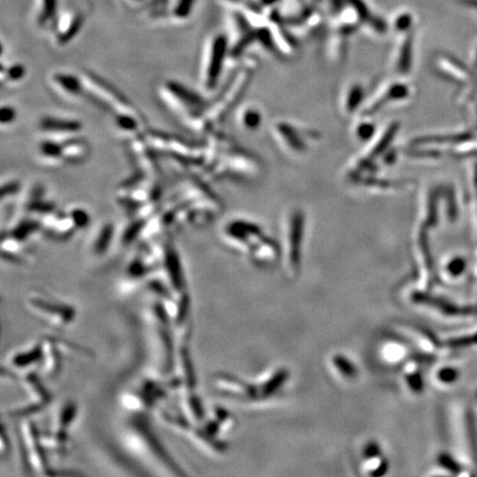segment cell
Returning a JSON list of instances; mask_svg holds the SVG:
<instances>
[{
  "mask_svg": "<svg viewBox=\"0 0 477 477\" xmlns=\"http://www.w3.org/2000/svg\"><path fill=\"white\" fill-rule=\"evenodd\" d=\"M165 103L197 131H207L210 124L205 114L209 104L198 93L179 82L167 81L161 87Z\"/></svg>",
  "mask_w": 477,
  "mask_h": 477,
  "instance_id": "obj_1",
  "label": "cell"
},
{
  "mask_svg": "<svg viewBox=\"0 0 477 477\" xmlns=\"http://www.w3.org/2000/svg\"><path fill=\"white\" fill-rule=\"evenodd\" d=\"M26 306L33 316L55 330H62L69 327L77 316L75 307L71 304L64 303L40 293L28 295Z\"/></svg>",
  "mask_w": 477,
  "mask_h": 477,
  "instance_id": "obj_2",
  "label": "cell"
},
{
  "mask_svg": "<svg viewBox=\"0 0 477 477\" xmlns=\"http://www.w3.org/2000/svg\"><path fill=\"white\" fill-rule=\"evenodd\" d=\"M20 441L22 447V461L28 472L44 476H53L55 471L50 467L46 450L42 442V433L30 419H24L20 426Z\"/></svg>",
  "mask_w": 477,
  "mask_h": 477,
  "instance_id": "obj_3",
  "label": "cell"
},
{
  "mask_svg": "<svg viewBox=\"0 0 477 477\" xmlns=\"http://www.w3.org/2000/svg\"><path fill=\"white\" fill-rule=\"evenodd\" d=\"M81 79L84 85L85 96H90L91 100L98 103L100 107L112 112L114 116L136 112L120 92L103 80L91 73H83Z\"/></svg>",
  "mask_w": 477,
  "mask_h": 477,
  "instance_id": "obj_4",
  "label": "cell"
},
{
  "mask_svg": "<svg viewBox=\"0 0 477 477\" xmlns=\"http://www.w3.org/2000/svg\"><path fill=\"white\" fill-rule=\"evenodd\" d=\"M250 79H251L250 70L243 69L232 78L231 81L224 87V90L220 93L218 100L208 105L205 116L211 126L226 118L228 112L235 107V104L239 101V98L246 91Z\"/></svg>",
  "mask_w": 477,
  "mask_h": 477,
  "instance_id": "obj_5",
  "label": "cell"
},
{
  "mask_svg": "<svg viewBox=\"0 0 477 477\" xmlns=\"http://www.w3.org/2000/svg\"><path fill=\"white\" fill-rule=\"evenodd\" d=\"M230 55V44L224 35H217L206 50L201 62V82L205 90L216 89L224 72L226 57Z\"/></svg>",
  "mask_w": 477,
  "mask_h": 477,
  "instance_id": "obj_6",
  "label": "cell"
},
{
  "mask_svg": "<svg viewBox=\"0 0 477 477\" xmlns=\"http://www.w3.org/2000/svg\"><path fill=\"white\" fill-rule=\"evenodd\" d=\"M398 131L399 123L393 122V123H388V125H386L379 133L375 134L361 155L350 166L352 174H359L365 172L370 165H372L378 156L385 154L388 148L390 147L391 143Z\"/></svg>",
  "mask_w": 477,
  "mask_h": 477,
  "instance_id": "obj_7",
  "label": "cell"
},
{
  "mask_svg": "<svg viewBox=\"0 0 477 477\" xmlns=\"http://www.w3.org/2000/svg\"><path fill=\"white\" fill-rule=\"evenodd\" d=\"M161 269L164 272L167 283L170 284L174 294L187 291L183 263L177 249L170 240L165 241L161 246Z\"/></svg>",
  "mask_w": 477,
  "mask_h": 477,
  "instance_id": "obj_8",
  "label": "cell"
},
{
  "mask_svg": "<svg viewBox=\"0 0 477 477\" xmlns=\"http://www.w3.org/2000/svg\"><path fill=\"white\" fill-rule=\"evenodd\" d=\"M410 96V87L404 82H390L380 87L375 96L361 109V116L370 115L379 111L386 104L400 102Z\"/></svg>",
  "mask_w": 477,
  "mask_h": 477,
  "instance_id": "obj_9",
  "label": "cell"
},
{
  "mask_svg": "<svg viewBox=\"0 0 477 477\" xmlns=\"http://www.w3.org/2000/svg\"><path fill=\"white\" fill-rule=\"evenodd\" d=\"M224 237L229 246L244 250L248 249V246L261 239V229L257 224L249 221L235 220L226 224Z\"/></svg>",
  "mask_w": 477,
  "mask_h": 477,
  "instance_id": "obj_10",
  "label": "cell"
},
{
  "mask_svg": "<svg viewBox=\"0 0 477 477\" xmlns=\"http://www.w3.org/2000/svg\"><path fill=\"white\" fill-rule=\"evenodd\" d=\"M395 49L393 55V68L395 73L406 75L409 73L413 57L415 29L406 33H395Z\"/></svg>",
  "mask_w": 477,
  "mask_h": 477,
  "instance_id": "obj_11",
  "label": "cell"
},
{
  "mask_svg": "<svg viewBox=\"0 0 477 477\" xmlns=\"http://www.w3.org/2000/svg\"><path fill=\"white\" fill-rule=\"evenodd\" d=\"M305 133L306 132L300 127H296L285 122L276 123L273 129V134L276 135V138L282 145V147L296 155L303 154L307 150Z\"/></svg>",
  "mask_w": 477,
  "mask_h": 477,
  "instance_id": "obj_12",
  "label": "cell"
},
{
  "mask_svg": "<svg viewBox=\"0 0 477 477\" xmlns=\"http://www.w3.org/2000/svg\"><path fill=\"white\" fill-rule=\"evenodd\" d=\"M177 369L174 377L179 380L181 390H196L197 376L194 363L189 350V343H181L177 345L176 352V366Z\"/></svg>",
  "mask_w": 477,
  "mask_h": 477,
  "instance_id": "obj_13",
  "label": "cell"
},
{
  "mask_svg": "<svg viewBox=\"0 0 477 477\" xmlns=\"http://www.w3.org/2000/svg\"><path fill=\"white\" fill-rule=\"evenodd\" d=\"M42 341V348H44V357L40 365L42 375L48 379H55V377L59 376L62 369L61 348L57 345L55 337H44Z\"/></svg>",
  "mask_w": 477,
  "mask_h": 477,
  "instance_id": "obj_14",
  "label": "cell"
},
{
  "mask_svg": "<svg viewBox=\"0 0 477 477\" xmlns=\"http://www.w3.org/2000/svg\"><path fill=\"white\" fill-rule=\"evenodd\" d=\"M42 357H44V348H42V341H40L29 348L11 354L8 366L16 372L25 371L26 374L28 371L33 370V367H36L37 365H42Z\"/></svg>",
  "mask_w": 477,
  "mask_h": 477,
  "instance_id": "obj_15",
  "label": "cell"
},
{
  "mask_svg": "<svg viewBox=\"0 0 477 477\" xmlns=\"http://www.w3.org/2000/svg\"><path fill=\"white\" fill-rule=\"evenodd\" d=\"M22 385L26 388V390L29 395L28 402L37 404L42 409H46V406L51 404V393H49L42 382V377L39 376L35 371H28L24 375Z\"/></svg>",
  "mask_w": 477,
  "mask_h": 477,
  "instance_id": "obj_16",
  "label": "cell"
},
{
  "mask_svg": "<svg viewBox=\"0 0 477 477\" xmlns=\"http://www.w3.org/2000/svg\"><path fill=\"white\" fill-rule=\"evenodd\" d=\"M40 127L42 131L52 134L55 137L71 136L82 129V124L71 118L44 116L40 120Z\"/></svg>",
  "mask_w": 477,
  "mask_h": 477,
  "instance_id": "obj_17",
  "label": "cell"
},
{
  "mask_svg": "<svg viewBox=\"0 0 477 477\" xmlns=\"http://www.w3.org/2000/svg\"><path fill=\"white\" fill-rule=\"evenodd\" d=\"M180 408L192 424H201L207 419L205 406L196 390H181Z\"/></svg>",
  "mask_w": 477,
  "mask_h": 477,
  "instance_id": "obj_18",
  "label": "cell"
},
{
  "mask_svg": "<svg viewBox=\"0 0 477 477\" xmlns=\"http://www.w3.org/2000/svg\"><path fill=\"white\" fill-rule=\"evenodd\" d=\"M62 144L63 161L69 163H80L89 155V144L81 137L62 136L57 137Z\"/></svg>",
  "mask_w": 477,
  "mask_h": 477,
  "instance_id": "obj_19",
  "label": "cell"
},
{
  "mask_svg": "<svg viewBox=\"0 0 477 477\" xmlns=\"http://www.w3.org/2000/svg\"><path fill=\"white\" fill-rule=\"evenodd\" d=\"M51 82L64 96H71V98L85 96L82 79L75 77L73 74L64 73V72L55 73L51 77Z\"/></svg>",
  "mask_w": 477,
  "mask_h": 477,
  "instance_id": "obj_20",
  "label": "cell"
},
{
  "mask_svg": "<svg viewBox=\"0 0 477 477\" xmlns=\"http://www.w3.org/2000/svg\"><path fill=\"white\" fill-rule=\"evenodd\" d=\"M363 98H365V90L363 85L359 83H352L347 87L343 96V101H341V107L346 116H350L358 109H363Z\"/></svg>",
  "mask_w": 477,
  "mask_h": 477,
  "instance_id": "obj_21",
  "label": "cell"
},
{
  "mask_svg": "<svg viewBox=\"0 0 477 477\" xmlns=\"http://www.w3.org/2000/svg\"><path fill=\"white\" fill-rule=\"evenodd\" d=\"M42 442L46 452L49 451L57 456H64L69 450L70 435L66 432L52 429L48 433H42Z\"/></svg>",
  "mask_w": 477,
  "mask_h": 477,
  "instance_id": "obj_22",
  "label": "cell"
},
{
  "mask_svg": "<svg viewBox=\"0 0 477 477\" xmlns=\"http://www.w3.org/2000/svg\"><path fill=\"white\" fill-rule=\"evenodd\" d=\"M213 386L219 393L230 395H244L249 393L246 385L230 375L219 374L213 378Z\"/></svg>",
  "mask_w": 477,
  "mask_h": 477,
  "instance_id": "obj_23",
  "label": "cell"
},
{
  "mask_svg": "<svg viewBox=\"0 0 477 477\" xmlns=\"http://www.w3.org/2000/svg\"><path fill=\"white\" fill-rule=\"evenodd\" d=\"M78 412H79V408L75 402L73 401L64 402L57 411L53 429L69 433V430L73 426L74 421L77 419Z\"/></svg>",
  "mask_w": 477,
  "mask_h": 477,
  "instance_id": "obj_24",
  "label": "cell"
},
{
  "mask_svg": "<svg viewBox=\"0 0 477 477\" xmlns=\"http://www.w3.org/2000/svg\"><path fill=\"white\" fill-rule=\"evenodd\" d=\"M115 229L111 222L104 224L98 230L96 239L93 241L92 250L96 255H103L109 251L114 239Z\"/></svg>",
  "mask_w": 477,
  "mask_h": 477,
  "instance_id": "obj_25",
  "label": "cell"
},
{
  "mask_svg": "<svg viewBox=\"0 0 477 477\" xmlns=\"http://www.w3.org/2000/svg\"><path fill=\"white\" fill-rule=\"evenodd\" d=\"M415 27V18L411 11L402 10L397 12L393 19V29L395 33L413 30Z\"/></svg>",
  "mask_w": 477,
  "mask_h": 477,
  "instance_id": "obj_26",
  "label": "cell"
},
{
  "mask_svg": "<svg viewBox=\"0 0 477 477\" xmlns=\"http://www.w3.org/2000/svg\"><path fill=\"white\" fill-rule=\"evenodd\" d=\"M26 75L25 66L20 64V63H12L10 66H6L3 63L1 66V82L5 83H17L20 80L24 79Z\"/></svg>",
  "mask_w": 477,
  "mask_h": 477,
  "instance_id": "obj_27",
  "label": "cell"
},
{
  "mask_svg": "<svg viewBox=\"0 0 477 477\" xmlns=\"http://www.w3.org/2000/svg\"><path fill=\"white\" fill-rule=\"evenodd\" d=\"M240 122L243 127L250 131L258 129L262 123V115L257 107H244L241 112Z\"/></svg>",
  "mask_w": 477,
  "mask_h": 477,
  "instance_id": "obj_28",
  "label": "cell"
},
{
  "mask_svg": "<svg viewBox=\"0 0 477 477\" xmlns=\"http://www.w3.org/2000/svg\"><path fill=\"white\" fill-rule=\"evenodd\" d=\"M354 133L357 135L358 138L365 141V142H368L376 134V129H375L374 124L370 123V122H363V120H361L356 126Z\"/></svg>",
  "mask_w": 477,
  "mask_h": 477,
  "instance_id": "obj_29",
  "label": "cell"
},
{
  "mask_svg": "<svg viewBox=\"0 0 477 477\" xmlns=\"http://www.w3.org/2000/svg\"><path fill=\"white\" fill-rule=\"evenodd\" d=\"M74 224L77 226L78 230L85 228L87 224H90V215L87 211L83 210L82 208H73L72 210L69 211Z\"/></svg>",
  "mask_w": 477,
  "mask_h": 477,
  "instance_id": "obj_30",
  "label": "cell"
},
{
  "mask_svg": "<svg viewBox=\"0 0 477 477\" xmlns=\"http://www.w3.org/2000/svg\"><path fill=\"white\" fill-rule=\"evenodd\" d=\"M0 114H1L0 122H1L3 125H8V124L12 123L17 118L16 109L14 107H11L10 105H3L1 107Z\"/></svg>",
  "mask_w": 477,
  "mask_h": 477,
  "instance_id": "obj_31",
  "label": "cell"
},
{
  "mask_svg": "<svg viewBox=\"0 0 477 477\" xmlns=\"http://www.w3.org/2000/svg\"><path fill=\"white\" fill-rule=\"evenodd\" d=\"M18 190H19V183H16V181H9L8 183H5L1 188L3 200L5 199L6 197L14 196L18 192Z\"/></svg>",
  "mask_w": 477,
  "mask_h": 477,
  "instance_id": "obj_32",
  "label": "cell"
},
{
  "mask_svg": "<svg viewBox=\"0 0 477 477\" xmlns=\"http://www.w3.org/2000/svg\"><path fill=\"white\" fill-rule=\"evenodd\" d=\"M0 441H1V445H0L1 456L5 458V456L8 454L9 451H10V440H9L8 436L6 434L5 426H3V428H1V438H0Z\"/></svg>",
  "mask_w": 477,
  "mask_h": 477,
  "instance_id": "obj_33",
  "label": "cell"
}]
</instances>
